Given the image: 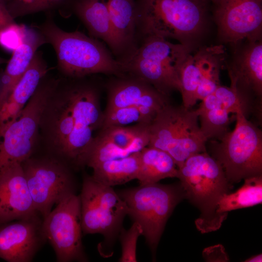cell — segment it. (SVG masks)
Listing matches in <instances>:
<instances>
[{
  "label": "cell",
  "mask_w": 262,
  "mask_h": 262,
  "mask_svg": "<svg viewBox=\"0 0 262 262\" xmlns=\"http://www.w3.org/2000/svg\"><path fill=\"white\" fill-rule=\"evenodd\" d=\"M98 86L86 77L59 78L42 115L39 135L54 157L68 162L84 158L101 128Z\"/></svg>",
  "instance_id": "cell-1"
},
{
  "label": "cell",
  "mask_w": 262,
  "mask_h": 262,
  "mask_svg": "<svg viewBox=\"0 0 262 262\" xmlns=\"http://www.w3.org/2000/svg\"><path fill=\"white\" fill-rule=\"evenodd\" d=\"M38 30L55 50L57 68L63 77L82 78L97 73L124 75L122 64L105 45L96 38L78 31L68 32L48 15Z\"/></svg>",
  "instance_id": "cell-2"
},
{
  "label": "cell",
  "mask_w": 262,
  "mask_h": 262,
  "mask_svg": "<svg viewBox=\"0 0 262 262\" xmlns=\"http://www.w3.org/2000/svg\"><path fill=\"white\" fill-rule=\"evenodd\" d=\"M206 3L196 0H140L136 4V39H173L193 49L206 18Z\"/></svg>",
  "instance_id": "cell-3"
},
{
  "label": "cell",
  "mask_w": 262,
  "mask_h": 262,
  "mask_svg": "<svg viewBox=\"0 0 262 262\" xmlns=\"http://www.w3.org/2000/svg\"><path fill=\"white\" fill-rule=\"evenodd\" d=\"M178 169L185 198L200 212L197 229L202 233L218 229L225 220L217 213L218 204L232 187L220 164L205 151L190 157Z\"/></svg>",
  "instance_id": "cell-4"
},
{
  "label": "cell",
  "mask_w": 262,
  "mask_h": 262,
  "mask_svg": "<svg viewBox=\"0 0 262 262\" xmlns=\"http://www.w3.org/2000/svg\"><path fill=\"white\" fill-rule=\"evenodd\" d=\"M193 50L161 37L148 36L120 62L125 75L143 80L169 97L173 91H180V71Z\"/></svg>",
  "instance_id": "cell-5"
},
{
  "label": "cell",
  "mask_w": 262,
  "mask_h": 262,
  "mask_svg": "<svg viewBox=\"0 0 262 262\" xmlns=\"http://www.w3.org/2000/svg\"><path fill=\"white\" fill-rule=\"evenodd\" d=\"M235 115L234 130L209 142L211 156L220 164L231 185L262 175V131L242 110Z\"/></svg>",
  "instance_id": "cell-6"
},
{
  "label": "cell",
  "mask_w": 262,
  "mask_h": 262,
  "mask_svg": "<svg viewBox=\"0 0 262 262\" xmlns=\"http://www.w3.org/2000/svg\"><path fill=\"white\" fill-rule=\"evenodd\" d=\"M148 146L169 154L178 167L190 157L206 151L208 141L199 125L196 110L168 103L149 125Z\"/></svg>",
  "instance_id": "cell-7"
},
{
  "label": "cell",
  "mask_w": 262,
  "mask_h": 262,
  "mask_svg": "<svg viewBox=\"0 0 262 262\" xmlns=\"http://www.w3.org/2000/svg\"><path fill=\"white\" fill-rule=\"evenodd\" d=\"M117 193L126 204L127 215L141 226L142 235L155 253L168 218L185 198L180 183L140 184Z\"/></svg>",
  "instance_id": "cell-8"
},
{
  "label": "cell",
  "mask_w": 262,
  "mask_h": 262,
  "mask_svg": "<svg viewBox=\"0 0 262 262\" xmlns=\"http://www.w3.org/2000/svg\"><path fill=\"white\" fill-rule=\"evenodd\" d=\"M57 81L47 74L18 116L0 125V169L32 156L39 139L42 114Z\"/></svg>",
  "instance_id": "cell-9"
},
{
  "label": "cell",
  "mask_w": 262,
  "mask_h": 262,
  "mask_svg": "<svg viewBox=\"0 0 262 262\" xmlns=\"http://www.w3.org/2000/svg\"><path fill=\"white\" fill-rule=\"evenodd\" d=\"M21 164L34 208L43 218L54 205L75 193L68 165L58 158L31 157Z\"/></svg>",
  "instance_id": "cell-10"
},
{
  "label": "cell",
  "mask_w": 262,
  "mask_h": 262,
  "mask_svg": "<svg viewBox=\"0 0 262 262\" xmlns=\"http://www.w3.org/2000/svg\"><path fill=\"white\" fill-rule=\"evenodd\" d=\"M56 205L42 221L46 240L52 246L58 262L86 261L79 196L71 194Z\"/></svg>",
  "instance_id": "cell-11"
},
{
  "label": "cell",
  "mask_w": 262,
  "mask_h": 262,
  "mask_svg": "<svg viewBox=\"0 0 262 262\" xmlns=\"http://www.w3.org/2000/svg\"><path fill=\"white\" fill-rule=\"evenodd\" d=\"M227 64L230 84L238 93L245 116L258 126L262 123V41L246 40Z\"/></svg>",
  "instance_id": "cell-12"
},
{
  "label": "cell",
  "mask_w": 262,
  "mask_h": 262,
  "mask_svg": "<svg viewBox=\"0 0 262 262\" xmlns=\"http://www.w3.org/2000/svg\"><path fill=\"white\" fill-rule=\"evenodd\" d=\"M213 15L221 42L262 39V0H220Z\"/></svg>",
  "instance_id": "cell-13"
},
{
  "label": "cell",
  "mask_w": 262,
  "mask_h": 262,
  "mask_svg": "<svg viewBox=\"0 0 262 262\" xmlns=\"http://www.w3.org/2000/svg\"><path fill=\"white\" fill-rule=\"evenodd\" d=\"M149 125L102 128L94 138L85 165L92 168L104 161L127 157L148 146Z\"/></svg>",
  "instance_id": "cell-14"
},
{
  "label": "cell",
  "mask_w": 262,
  "mask_h": 262,
  "mask_svg": "<svg viewBox=\"0 0 262 262\" xmlns=\"http://www.w3.org/2000/svg\"><path fill=\"white\" fill-rule=\"evenodd\" d=\"M38 215L0 223V258L8 262H31L46 239Z\"/></svg>",
  "instance_id": "cell-15"
},
{
  "label": "cell",
  "mask_w": 262,
  "mask_h": 262,
  "mask_svg": "<svg viewBox=\"0 0 262 262\" xmlns=\"http://www.w3.org/2000/svg\"><path fill=\"white\" fill-rule=\"evenodd\" d=\"M37 215L21 163L6 164L0 169V223Z\"/></svg>",
  "instance_id": "cell-16"
},
{
  "label": "cell",
  "mask_w": 262,
  "mask_h": 262,
  "mask_svg": "<svg viewBox=\"0 0 262 262\" xmlns=\"http://www.w3.org/2000/svg\"><path fill=\"white\" fill-rule=\"evenodd\" d=\"M115 77L107 86L104 112L135 105L161 110L169 103L168 97L143 80L128 75Z\"/></svg>",
  "instance_id": "cell-17"
},
{
  "label": "cell",
  "mask_w": 262,
  "mask_h": 262,
  "mask_svg": "<svg viewBox=\"0 0 262 262\" xmlns=\"http://www.w3.org/2000/svg\"><path fill=\"white\" fill-rule=\"evenodd\" d=\"M72 12L83 23L91 37L103 41L119 61L122 51L112 24L106 0H74Z\"/></svg>",
  "instance_id": "cell-18"
},
{
  "label": "cell",
  "mask_w": 262,
  "mask_h": 262,
  "mask_svg": "<svg viewBox=\"0 0 262 262\" xmlns=\"http://www.w3.org/2000/svg\"><path fill=\"white\" fill-rule=\"evenodd\" d=\"M49 71L41 51H36L27 70L0 109V125L16 118Z\"/></svg>",
  "instance_id": "cell-19"
},
{
  "label": "cell",
  "mask_w": 262,
  "mask_h": 262,
  "mask_svg": "<svg viewBox=\"0 0 262 262\" xmlns=\"http://www.w3.org/2000/svg\"><path fill=\"white\" fill-rule=\"evenodd\" d=\"M45 44L46 40L37 28L26 26L23 42L13 51L0 80V109L27 70L37 49Z\"/></svg>",
  "instance_id": "cell-20"
},
{
  "label": "cell",
  "mask_w": 262,
  "mask_h": 262,
  "mask_svg": "<svg viewBox=\"0 0 262 262\" xmlns=\"http://www.w3.org/2000/svg\"><path fill=\"white\" fill-rule=\"evenodd\" d=\"M223 49L221 45L204 47L190 54L180 73L182 106L190 108L196 104V91L202 77L213 59Z\"/></svg>",
  "instance_id": "cell-21"
},
{
  "label": "cell",
  "mask_w": 262,
  "mask_h": 262,
  "mask_svg": "<svg viewBox=\"0 0 262 262\" xmlns=\"http://www.w3.org/2000/svg\"><path fill=\"white\" fill-rule=\"evenodd\" d=\"M113 28L122 51V61L137 46L134 0H106Z\"/></svg>",
  "instance_id": "cell-22"
},
{
  "label": "cell",
  "mask_w": 262,
  "mask_h": 262,
  "mask_svg": "<svg viewBox=\"0 0 262 262\" xmlns=\"http://www.w3.org/2000/svg\"><path fill=\"white\" fill-rule=\"evenodd\" d=\"M94 184L98 214L102 222V235L111 242L121 229L123 219L127 215L128 208L125 201L112 187L95 180Z\"/></svg>",
  "instance_id": "cell-23"
},
{
  "label": "cell",
  "mask_w": 262,
  "mask_h": 262,
  "mask_svg": "<svg viewBox=\"0 0 262 262\" xmlns=\"http://www.w3.org/2000/svg\"><path fill=\"white\" fill-rule=\"evenodd\" d=\"M200 129L207 139L219 140L228 131L231 108L215 92L206 97L196 109Z\"/></svg>",
  "instance_id": "cell-24"
},
{
  "label": "cell",
  "mask_w": 262,
  "mask_h": 262,
  "mask_svg": "<svg viewBox=\"0 0 262 262\" xmlns=\"http://www.w3.org/2000/svg\"><path fill=\"white\" fill-rule=\"evenodd\" d=\"M178 167L167 152L147 146L140 151V165L137 179L140 184L158 182L167 178H177Z\"/></svg>",
  "instance_id": "cell-25"
},
{
  "label": "cell",
  "mask_w": 262,
  "mask_h": 262,
  "mask_svg": "<svg viewBox=\"0 0 262 262\" xmlns=\"http://www.w3.org/2000/svg\"><path fill=\"white\" fill-rule=\"evenodd\" d=\"M140 165V151L125 157L100 163L92 168L97 181L113 187L137 179Z\"/></svg>",
  "instance_id": "cell-26"
},
{
  "label": "cell",
  "mask_w": 262,
  "mask_h": 262,
  "mask_svg": "<svg viewBox=\"0 0 262 262\" xmlns=\"http://www.w3.org/2000/svg\"><path fill=\"white\" fill-rule=\"evenodd\" d=\"M262 202V175L245 179L235 192L225 194L217 206V213L225 220L229 212L252 207Z\"/></svg>",
  "instance_id": "cell-27"
},
{
  "label": "cell",
  "mask_w": 262,
  "mask_h": 262,
  "mask_svg": "<svg viewBox=\"0 0 262 262\" xmlns=\"http://www.w3.org/2000/svg\"><path fill=\"white\" fill-rule=\"evenodd\" d=\"M82 232L84 234H102V222L98 210L94 180L84 177L79 195Z\"/></svg>",
  "instance_id": "cell-28"
},
{
  "label": "cell",
  "mask_w": 262,
  "mask_h": 262,
  "mask_svg": "<svg viewBox=\"0 0 262 262\" xmlns=\"http://www.w3.org/2000/svg\"><path fill=\"white\" fill-rule=\"evenodd\" d=\"M161 110L135 105L104 112L101 128L132 123L150 124Z\"/></svg>",
  "instance_id": "cell-29"
},
{
  "label": "cell",
  "mask_w": 262,
  "mask_h": 262,
  "mask_svg": "<svg viewBox=\"0 0 262 262\" xmlns=\"http://www.w3.org/2000/svg\"><path fill=\"white\" fill-rule=\"evenodd\" d=\"M225 60V51L218 54L212 61L205 70L196 93V101L202 100L214 92L221 85L220 72Z\"/></svg>",
  "instance_id": "cell-30"
},
{
  "label": "cell",
  "mask_w": 262,
  "mask_h": 262,
  "mask_svg": "<svg viewBox=\"0 0 262 262\" xmlns=\"http://www.w3.org/2000/svg\"><path fill=\"white\" fill-rule=\"evenodd\" d=\"M67 0H32L24 3L15 0H7L8 10L13 17H17L34 14L42 11H49L59 7Z\"/></svg>",
  "instance_id": "cell-31"
},
{
  "label": "cell",
  "mask_w": 262,
  "mask_h": 262,
  "mask_svg": "<svg viewBox=\"0 0 262 262\" xmlns=\"http://www.w3.org/2000/svg\"><path fill=\"white\" fill-rule=\"evenodd\" d=\"M120 241L122 252L120 262H136V246L139 237L143 234L141 226L133 222L131 228L127 230L121 229L120 231Z\"/></svg>",
  "instance_id": "cell-32"
},
{
  "label": "cell",
  "mask_w": 262,
  "mask_h": 262,
  "mask_svg": "<svg viewBox=\"0 0 262 262\" xmlns=\"http://www.w3.org/2000/svg\"><path fill=\"white\" fill-rule=\"evenodd\" d=\"M26 27L25 25L15 23L0 30V45L13 51L23 42Z\"/></svg>",
  "instance_id": "cell-33"
},
{
  "label": "cell",
  "mask_w": 262,
  "mask_h": 262,
  "mask_svg": "<svg viewBox=\"0 0 262 262\" xmlns=\"http://www.w3.org/2000/svg\"><path fill=\"white\" fill-rule=\"evenodd\" d=\"M7 2V0H0V30L16 23L8 10Z\"/></svg>",
  "instance_id": "cell-34"
},
{
  "label": "cell",
  "mask_w": 262,
  "mask_h": 262,
  "mask_svg": "<svg viewBox=\"0 0 262 262\" xmlns=\"http://www.w3.org/2000/svg\"><path fill=\"white\" fill-rule=\"evenodd\" d=\"M262 254H260L254 256H252L249 259H247L245 262H262Z\"/></svg>",
  "instance_id": "cell-35"
},
{
  "label": "cell",
  "mask_w": 262,
  "mask_h": 262,
  "mask_svg": "<svg viewBox=\"0 0 262 262\" xmlns=\"http://www.w3.org/2000/svg\"><path fill=\"white\" fill-rule=\"evenodd\" d=\"M197 1L206 3L208 1L212 2L215 5L218 3L220 0H196Z\"/></svg>",
  "instance_id": "cell-36"
},
{
  "label": "cell",
  "mask_w": 262,
  "mask_h": 262,
  "mask_svg": "<svg viewBox=\"0 0 262 262\" xmlns=\"http://www.w3.org/2000/svg\"><path fill=\"white\" fill-rule=\"evenodd\" d=\"M8 61H7L6 59L2 58L0 57V65L4 64V63H7Z\"/></svg>",
  "instance_id": "cell-37"
},
{
  "label": "cell",
  "mask_w": 262,
  "mask_h": 262,
  "mask_svg": "<svg viewBox=\"0 0 262 262\" xmlns=\"http://www.w3.org/2000/svg\"><path fill=\"white\" fill-rule=\"evenodd\" d=\"M17 0V1L24 2V3H28L30 2L32 0Z\"/></svg>",
  "instance_id": "cell-38"
}]
</instances>
